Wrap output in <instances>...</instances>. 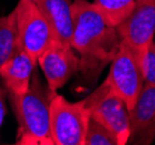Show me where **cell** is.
Returning a JSON list of instances; mask_svg holds the SVG:
<instances>
[{
	"mask_svg": "<svg viewBox=\"0 0 155 145\" xmlns=\"http://www.w3.org/2000/svg\"><path fill=\"white\" fill-rule=\"evenodd\" d=\"M116 29L121 41L132 49L140 64L154 41L155 0H135L133 11Z\"/></svg>",
	"mask_w": 155,
	"mask_h": 145,
	"instance_id": "6",
	"label": "cell"
},
{
	"mask_svg": "<svg viewBox=\"0 0 155 145\" xmlns=\"http://www.w3.org/2000/svg\"><path fill=\"white\" fill-rule=\"evenodd\" d=\"M50 134L55 145H84L90 112L85 101L70 102L55 93L49 106Z\"/></svg>",
	"mask_w": 155,
	"mask_h": 145,
	"instance_id": "3",
	"label": "cell"
},
{
	"mask_svg": "<svg viewBox=\"0 0 155 145\" xmlns=\"http://www.w3.org/2000/svg\"><path fill=\"white\" fill-rule=\"evenodd\" d=\"M36 64L18 43L13 55L0 66V78L6 87V93L23 95L28 91Z\"/></svg>",
	"mask_w": 155,
	"mask_h": 145,
	"instance_id": "10",
	"label": "cell"
},
{
	"mask_svg": "<svg viewBox=\"0 0 155 145\" xmlns=\"http://www.w3.org/2000/svg\"><path fill=\"white\" fill-rule=\"evenodd\" d=\"M140 68L143 77V84L155 86V49L152 43L147 52L140 61Z\"/></svg>",
	"mask_w": 155,
	"mask_h": 145,
	"instance_id": "15",
	"label": "cell"
},
{
	"mask_svg": "<svg viewBox=\"0 0 155 145\" xmlns=\"http://www.w3.org/2000/svg\"><path fill=\"white\" fill-rule=\"evenodd\" d=\"M35 4L49 23L55 41L71 46V38H72L71 0H36Z\"/></svg>",
	"mask_w": 155,
	"mask_h": 145,
	"instance_id": "11",
	"label": "cell"
},
{
	"mask_svg": "<svg viewBox=\"0 0 155 145\" xmlns=\"http://www.w3.org/2000/svg\"><path fill=\"white\" fill-rule=\"evenodd\" d=\"M105 80L131 110L143 86V77L134 52L123 41L111 61L109 76Z\"/></svg>",
	"mask_w": 155,
	"mask_h": 145,
	"instance_id": "7",
	"label": "cell"
},
{
	"mask_svg": "<svg viewBox=\"0 0 155 145\" xmlns=\"http://www.w3.org/2000/svg\"><path fill=\"white\" fill-rule=\"evenodd\" d=\"M90 117L99 122L116 136L118 145L128 143L130 138V110L116 92L105 80L84 99Z\"/></svg>",
	"mask_w": 155,
	"mask_h": 145,
	"instance_id": "4",
	"label": "cell"
},
{
	"mask_svg": "<svg viewBox=\"0 0 155 145\" xmlns=\"http://www.w3.org/2000/svg\"><path fill=\"white\" fill-rule=\"evenodd\" d=\"M155 138V86L143 84L130 110V138L132 144H150Z\"/></svg>",
	"mask_w": 155,
	"mask_h": 145,
	"instance_id": "9",
	"label": "cell"
},
{
	"mask_svg": "<svg viewBox=\"0 0 155 145\" xmlns=\"http://www.w3.org/2000/svg\"><path fill=\"white\" fill-rule=\"evenodd\" d=\"M38 64L45 74L48 88L56 92L79 70V57L71 46L54 39L40 55Z\"/></svg>",
	"mask_w": 155,
	"mask_h": 145,
	"instance_id": "8",
	"label": "cell"
},
{
	"mask_svg": "<svg viewBox=\"0 0 155 145\" xmlns=\"http://www.w3.org/2000/svg\"><path fill=\"white\" fill-rule=\"evenodd\" d=\"M71 46L79 54V70L87 79H96L116 56L121 38L116 27H111L93 4L76 0L71 5Z\"/></svg>",
	"mask_w": 155,
	"mask_h": 145,
	"instance_id": "1",
	"label": "cell"
},
{
	"mask_svg": "<svg viewBox=\"0 0 155 145\" xmlns=\"http://www.w3.org/2000/svg\"><path fill=\"white\" fill-rule=\"evenodd\" d=\"M56 92L43 85L34 71L28 91L23 95L6 93L18 122L16 144L55 145L50 134L49 106Z\"/></svg>",
	"mask_w": 155,
	"mask_h": 145,
	"instance_id": "2",
	"label": "cell"
},
{
	"mask_svg": "<svg viewBox=\"0 0 155 145\" xmlns=\"http://www.w3.org/2000/svg\"><path fill=\"white\" fill-rule=\"evenodd\" d=\"M5 96H6V91L0 87V129H1V125H2L4 118H5V114H6Z\"/></svg>",
	"mask_w": 155,
	"mask_h": 145,
	"instance_id": "16",
	"label": "cell"
},
{
	"mask_svg": "<svg viewBox=\"0 0 155 145\" xmlns=\"http://www.w3.org/2000/svg\"><path fill=\"white\" fill-rule=\"evenodd\" d=\"M18 43L16 12L14 9L8 15L0 16V66L13 55Z\"/></svg>",
	"mask_w": 155,
	"mask_h": 145,
	"instance_id": "13",
	"label": "cell"
},
{
	"mask_svg": "<svg viewBox=\"0 0 155 145\" xmlns=\"http://www.w3.org/2000/svg\"><path fill=\"white\" fill-rule=\"evenodd\" d=\"M84 145H118V140L106 127L90 117Z\"/></svg>",
	"mask_w": 155,
	"mask_h": 145,
	"instance_id": "14",
	"label": "cell"
},
{
	"mask_svg": "<svg viewBox=\"0 0 155 145\" xmlns=\"http://www.w3.org/2000/svg\"><path fill=\"white\" fill-rule=\"evenodd\" d=\"M153 44H154V49H155V36H154V41H153Z\"/></svg>",
	"mask_w": 155,
	"mask_h": 145,
	"instance_id": "17",
	"label": "cell"
},
{
	"mask_svg": "<svg viewBox=\"0 0 155 145\" xmlns=\"http://www.w3.org/2000/svg\"><path fill=\"white\" fill-rule=\"evenodd\" d=\"M93 5L111 27H117L124 21L135 6V0H94Z\"/></svg>",
	"mask_w": 155,
	"mask_h": 145,
	"instance_id": "12",
	"label": "cell"
},
{
	"mask_svg": "<svg viewBox=\"0 0 155 145\" xmlns=\"http://www.w3.org/2000/svg\"><path fill=\"white\" fill-rule=\"evenodd\" d=\"M21 1H25V0H21ZM31 1H34V2H35V1H36V0H31Z\"/></svg>",
	"mask_w": 155,
	"mask_h": 145,
	"instance_id": "18",
	"label": "cell"
},
{
	"mask_svg": "<svg viewBox=\"0 0 155 145\" xmlns=\"http://www.w3.org/2000/svg\"><path fill=\"white\" fill-rule=\"evenodd\" d=\"M15 12L19 44L38 65L40 55L55 39L51 28L34 1L19 0Z\"/></svg>",
	"mask_w": 155,
	"mask_h": 145,
	"instance_id": "5",
	"label": "cell"
}]
</instances>
